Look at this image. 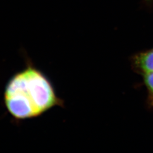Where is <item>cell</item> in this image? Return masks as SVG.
Here are the masks:
<instances>
[{
	"instance_id": "obj_3",
	"label": "cell",
	"mask_w": 153,
	"mask_h": 153,
	"mask_svg": "<svg viewBox=\"0 0 153 153\" xmlns=\"http://www.w3.org/2000/svg\"><path fill=\"white\" fill-rule=\"evenodd\" d=\"M142 76L148 92L146 103L149 108H153V72L145 74Z\"/></svg>"
},
{
	"instance_id": "obj_2",
	"label": "cell",
	"mask_w": 153,
	"mask_h": 153,
	"mask_svg": "<svg viewBox=\"0 0 153 153\" xmlns=\"http://www.w3.org/2000/svg\"><path fill=\"white\" fill-rule=\"evenodd\" d=\"M131 64L133 71L141 76L153 72V48L134 54Z\"/></svg>"
},
{
	"instance_id": "obj_4",
	"label": "cell",
	"mask_w": 153,
	"mask_h": 153,
	"mask_svg": "<svg viewBox=\"0 0 153 153\" xmlns=\"http://www.w3.org/2000/svg\"><path fill=\"white\" fill-rule=\"evenodd\" d=\"M144 1H145L146 2H147V3H151V2H152L153 1V0H143Z\"/></svg>"
},
{
	"instance_id": "obj_1",
	"label": "cell",
	"mask_w": 153,
	"mask_h": 153,
	"mask_svg": "<svg viewBox=\"0 0 153 153\" xmlns=\"http://www.w3.org/2000/svg\"><path fill=\"white\" fill-rule=\"evenodd\" d=\"M4 102L7 112L17 120L38 117L53 107L64 104L48 78L30 62L8 81Z\"/></svg>"
}]
</instances>
